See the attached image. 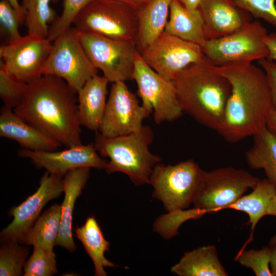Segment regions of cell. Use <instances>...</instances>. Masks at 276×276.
<instances>
[{
    "instance_id": "cell-38",
    "label": "cell",
    "mask_w": 276,
    "mask_h": 276,
    "mask_svg": "<svg viewBox=\"0 0 276 276\" xmlns=\"http://www.w3.org/2000/svg\"><path fill=\"white\" fill-rule=\"evenodd\" d=\"M270 256V267L273 276H276V235L272 236L268 242Z\"/></svg>"
},
{
    "instance_id": "cell-17",
    "label": "cell",
    "mask_w": 276,
    "mask_h": 276,
    "mask_svg": "<svg viewBox=\"0 0 276 276\" xmlns=\"http://www.w3.org/2000/svg\"><path fill=\"white\" fill-rule=\"evenodd\" d=\"M199 9L207 40L226 36L252 21V15L234 0H202Z\"/></svg>"
},
{
    "instance_id": "cell-12",
    "label": "cell",
    "mask_w": 276,
    "mask_h": 276,
    "mask_svg": "<svg viewBox=\"0 0 276 276\" xmlns=\"http://www.w3.org/2000/svg\"><path fill=\"white\" fill-rule=\"evenodd\" d=\"M152 113L140 105L135 94L123 81L111 85L99 132L107 137H114L139 131L143 121Z\"/></svg>"
},
{
    "instance_id": "cell-24",
    "label": "cell",
    "mask_w": 276,
    "mask_h": 276,
    "mask_svg": "<svg viewBox=\"0 0 276 276\" xmlns=\"http://www.w3.org/2000/svg\"><path fill=\"white\" fill-rule=\"evenodd\" d=\"M74 232L93 262L95 275L106 276L104 268L117 266L105 257V252L109 251L110 243L105 239L93 216L88 217L85 223L81 227L77 226Z\"/></svg>"
},
{
    "instance_id": "cell-44",
    "label": "cell",
    "mask_w": 276,
    "mask_h": 276,
    "mask_svg": "<svg viewBox=\"0 0 276 276\" xmlns=\"http://www.w3.org/2000/svg\"><path fill=\"white\" fill-rule=\"evenodd\" d=\"M140 9L150 0H120Z\"/></svg>"
},
{
    "instance_id": "cell-14",
    "label": "cell",
    "mask_w": 276,
    "mask_h": 276,
    "mask_svg": "<svg viewBox=\"0 0 276 276\" xmlns=\"http://www.w3.org/2000/svg\"><path fill=\"white\" fill-rule=\"evenodd\" d=\"M53 42L48 38L27 34L0 47V61L17 80L28 83L42 76Z\"/></svg>"
},
{
    "instance_id": "cell-27",
    "label": "cell",
    "mask_w": 276,
    "mask_h": 276,
    "mask_svg": "<svg viewBox=\"0 0 276 276\" xmlns=\"http://www.w3.org/2000/svg\"><path fill=\"white\" fill-rule=\"evenodd\" d=\"M275 195L276 187L266 178L260 179L251 193L243 195L228 209L246 213L254 232L260 220L266 215L269 203Z\"/></svg>"
},
{
    "instance_id": "cell-18",
    "label": "cell",
    "mask_w": 276,
    "mask_h": 276,
    "mask_svg": "<svg viewBox=\"0 0 276 276\" xmlns=\"http://www.w3.org/2000/svg\"><path fill=\"white\" fill-rule=\"evenodd\" d=\"M4 106L0 114V136L12 140L23 149L32 151H56L62 145L28 124Z\"/></svg>"
},
{
    "instance_id": "cell-22",
    "label": "cell",
    "mask_w": 276,
    "mask_h": 276,
    "mask_svg": "<svg viewBox=\"0 0 276 276\" xmlns=\"http://www.w3.org/2000/svg\"><path fill=\"white\" fill-rule=\"evenodd\" d=\"M178 276H227L216 247L209 245L186 252L171 268Z\"/></svg>"
},
{
    "instance_id": "cell-32",
    "label": "cell",
    "mask_w": 276,
    "mask_h": 276,
    "mask_svg": "<svg viewBox=\"0 0 276 276\" xmlns=\"http://www.w3.org/2000/svg\"><path fill=\"white\" fill-rule=\"evenodd\" d=\"M92 1L63 0L61 14L50 27L48 39L53 42L61 33L71 28L78 14Z\"/></svg>"
},
{
    "instance_id": "cell-15",
    "label": "cell",
    "mask_w": 276,
    "mask_h": 276,
    "mask_svg": "<svg viewBox=\"0 0 276 276\" xmlns=\"http://www.w3.org/2000/svg\"><path fill=\"white\" fill-rule=\"evenodd\" d=\"M63 192V177L46 172L40 179L37 191L17 206L13 207L10 214L12 221L0 234L4 243H21L29 230L34 225L47 202Z\"/></svg>"
},
{
    "instance_id": "cell-21",
    "label": "cell",
    "mask_w": 276,
    "mask_h": 276,
    "mask_svg": "<svg viewBox=\"0 0 276 276\" xmlns=\"http://www.w3.org/2000/svg\"><path fill=\"white\" fill-rule=\"evenodd\" d=\"M169 14L164 32L201 47L204 44L207 39L199 9L190 11L179 0H172Z\"/></svg>"
},
{
    "instance_id": "cell-5",
    "label": "cell",
    "mask_w": 276,
    "mask_h": 276,
    "mask_svg": "<svg viewBox=\"0 0 276 276\" xmlns=\"http://www.w3.org/2000/svg\"><path fill=\"white\" fill-rule=\"evenodd\" d=\"M139 9L120 0H93L74 20L78 31L136 42Z\"/></svg>"
},
{
    "instance_id": "cell-10",
    "label": "cell",
    "mask_w": 276,
    "mask_h": 276,
    "mask_svg": "<svg viewBox=\"0 0 276 276\" xmlns=\"http://www.w3.org/2000/svg\"><path fill=\"white\" fill-rule=\"evenodd\" d=\"M98 71L85 51L77 30L71 27L53 42L42 75L61 78L77 93Z\"/></svg>"
},
{
    "instance_id": "cell-19",
    "label": "cell",
    "mask_w": 276,
    "mask_h": 276,
    "mask_svg": "<svg viewBox=\"0 0 276 276\" xmlns=\"http://www.w3.org/2000/svg\"><path fill=\"white\" fill-rule=\"evenodd\" d=\"M90 168L82 167L70 171L63 178L64 196L61 206V220L55 246H60L70 252L77 247L72 233L73 213L76 201L88 179Z\"/></svg>"
},
{
    "instance_id": "cell-29",
    "label": "cell",
    "mask_w": 276,
    "mask_h": 276,
    "mask_svg": "<svg viewBox=\"0 0 276 276\" xmlns=\"http://www.w3.org/2000/svg\"><path fill=\"white\" fill-rule=\"evenodd\" d=\"M18 242L4 243L0 248V275L19 276L29 255V248Z\"/></svg>"
},
{
    "instance_id": "cell-7",
    "label": "cell",
    "mask_w": 276,
    "mask_h": 276,
    "mask_svg": "<svg viewBox=\"0 0 276 276\" xmlns=\"http://www.w3.org/2000/svg\"><path fill=\"white\" fill-rule=\"evenodd\" d=\"M260 180L246 170L232 167L204 170L192 204L205 214L228 209Z\"/></svg>"
},
{
    "instance_id": "cell-4",
    "label": "cell",
    "mask_w": 276,
    "mask_h": 276,
    "mask_svg": "<svg viewBox=\"0 0 276 276\" xmlns=\"http://www.w3.org/2000/svg\"><path fill=\"white\" fill-rule=\"evenodd\" d=\"M153 139L151 128L144 125L138 132L114 137H105L97 131L94 146L102 157L109 158L105 169L107 173H124L139 186L149 184L154 167L162 161L149 151Z\"/></svg>"
},
{
    "instance_id": "cell-30",
    "label": "cell",
    "mask_w": 276,
    "mask_h": 276,
    "mask_svg": "<svg viewBox=\"0 0 276 276\" xmlns=\"http://www.w3.org/2000/svg\"><path fill=\"white\" fill-rule=\"evenodd\" d=\"M205 213L200 210L193 208L169 212L155 220L153 229L165 239H169L178 234V229L185 221L198 219Z\"/></svg>"
},
{
    "instance_id": "cell-25",
    "label": "cell",
    "mask_w": 276,
    "mask_h": 276,
    "mask_svg": "<svg viewBox=\"0 0 276 276\" xmlns=\"http://www.w3.org/2000/svg\"><path fill=\"white\" fill-rule=\"evenodd\" d=\"M253 136V144L245 153L246 162L252 169H262L276 187V135L266 127Z\"/></svg>"
},
{
    "instance_id": "cell-26",
    "label": "cell",
    "mask_w": 276,
    "mask_h": 276,
    "mask_svg": "<svg viewBox=\"0 0 276 276\" xmlns=\"http://www.w3.org/2000/svg\"><path fill=\"white\" fill-rule=\"evenodd\" d=\"M61 220V206L56 203L39 216L22 239L21 244L53 250Z\"/></svg>"
},
{
    "instance_id": "cell-40",
    "label": "cell",
    "mask_w": 276,
    "mask_h": 276,
    "mask_svg": "<svg viewBox=\"0 0 276 276\" xmlns=\"http://www.w3.org/2000/svg\"><path fill=\"white\" fill-rule=\"evenodd\" d=\"M266 127L276 135V109H272Z\"/></svg>"
},
{
    "instance_id": "cell-36",
    "label": "cell",
    "mask_w": 276,
    "mask_h": 276,
    "mask_svg": "<svg viewBox=\"0 0 276 276\" xmlns=\"http://www.w3.org/2000/svg\"><path fill=\"white\" fill-rule=\"evenodd\" d=\"M252 16L276 27V0H234Z\"/></svg>"
},
{
    "instance_id": "cell-9",
    "label": "cell",
    "mask_w": 276,
    "mask_h": 276,
    "mask_svg": "<svg viewBox=\"0 0 276 276\" xmlns=\"http://www.w3.org/2000/svg\"><path fill=\"white\" fill-rule=\"evenodd\" d=\"M77 32L90 61L109 82L132 80L139 52L135 41L116 40L94 33Z\"/></svg>"
},
{
    "instance_id": "cell-6",
    "label": "cell",
    "mask_w": 276,
    "mask_h": 276,
    "mask_svg": "<svg viewBox=\"0 0 276 276\" xmlns=\"http://www.w3.org/2000/svg\"><path fill=\"white\" fill-rule=\"evenodd\" d=\"M268 34L260 21H251L226 36L206 40L201 49L205 57L217 66L252 63L268 57Z\"/></svg>"
},
{
    "instance_id": "cell-13",
    "label": "cell",
    "mask_w": 276,
    "mask_h": 276,
    "mask_svg": "<svg viewBox=\"0 0 276 276\" xmlns=\"http://www.w3.org/2000/svg\"><path fill=\"white\" fill-rule=\"evenodd\" d=\"M140 53L151 68L171 81L187 66L204 57L198 44L165 32Z\"/></svg>"
},
{
    "instance_id": "cell-23",
    "label": "cell",
    "mask_w": 276,
    "mask_h": 276,
    "mask_svg": "<svg viewBox=\"0 0 276 276\" xmlns=\"http://www.w3.org/2000/svg\"><path fill=\"white\" fill-rule=\"evenodd\" d=\"M172 0H150L139 9L136 44L141 52L165 31Z\"/></svg>"
},
{
    "instance_id": "cell-11",
    "label": "cell",
    "mask_w": 276,
    "mask_h": 276,
    "mask_svg": "<svg viewBox=\"0 0 276 276\" xmlns=\"http://www.w3.org/2000/svg\"><path fill=\"white\" fill-rule=\"evenodd\" d=\"M132 80L137 85V95L142 105L151 113L157 124L172 122L183 114L173 81L168 80L151 68L136 54Z\"/></svg>"
},
{
    "instance_id": "cell-33",
    "label": "cell",
    "mask_w": 276,
    "mask_h": 276,
    "mask_svg": "<svg viewBox=\"0 0 276 276\" xmlns=\"http://www.w3.org/2000/svg\"><path fill=\"white\" fill-rule=\"evenodd\" d=\"M235 259L241 265L250 268L256 276H273L270 267L268 245L257 250L241 249Z\"/></svg>"
},
{
    "instance_id": "cell-2",
    "label": "cell",
    "mask_w": 276,
    "mask_h": 276,
    "mask_svg": "<svg viewBox=\"0 0 276 276\" xmlns=\"http://www.w3.org/2000/svg\"><path fill=\"white\" fill-rule=\"evenodd\" d=\"M219 67L232 91L218 132L232 143L255 135L266 127L273 109L264 71L252 63Z\"/></svg>"
},
{
    "instance_id": "cell-43",
    "label": "cell",
    "mask_w": 276,
    "mask_h": 276,
    "mask_svg": "<svg viewBox=\"0 0 276 276\" xmlns=\"http://www.w3.org/2000/svg\"><path fill=\"white\" fill-rule=\"evenodd\" d=\"M266 215L276 217V195L271 199L269 203Z\"/></svg>"
},
{
    "instance_id": "cell-39",
    "label": "cell",
    "mask_w": 276,
    "mask_h": 276,
    "mask_svg": "<svg viewBox=\"0 0 276 276\" xmlns=\"http://www.w3.org/2000/svg\"><path fill=\"white\" fill-rule=\"evenodd\" d=\"M266 43L269 52L267 58L276 61V32L268 34Z\"/></svg>"
},
{
    "instance_id": "cell-37",
    "label": "cell",
    "mask_w": 276,
    "mask_h": 276,
    "mask_svg": "<svg viewBox=\"0 0 276 276\" xmlns=\"http://www.w3.org/2000/svg\"><path fill=\"white\" fill-rule=\"evenodd\" d=\"M258 61L265 74L273 108L276 109V61L265 58Z\"/></svg>"
},
{
    "instance_id": "cell-35",
    "label": "cell",
    "mask_w": 276,
    "mask_h": 276,
    "mask_svg": "<svg viewBox=\"0 0 276 276\" xmlns=\"http://www.w3.org/2000/svg\"><path fill=\"white\" fill-rule=\"evenodd\" d=\"M24 21L12 5L5 0L0 2V32L8 44L20 39L19 26Z\"/></svg>"
},
{
    "instance_id": "cell-31",
    "label": "cell",
    "mask_w": 276,
    "mask_h": 276,
    "mask_svg": "<svg viewBox=\"0 0 276 276\" xmlns=\"http://www.w3.org/2000/svg\"><path fill=\"white\" fill-rule=\"evenodd\" d=\"M53 250L33 246V251L24 267V276H52L57 273Z\"/></svg>"
},
{
    "instance_id": "cell-34",
    "label": "cell",
    "mask_w": 276,
    "mask_h": 276,
    "mask_svg": "<svg viewBox=\"0 0 276 276\" xmlns=\"http://www.w3.org/2000/svg\"><path fill=\"white\" fill-rule=\"evenodd\" d=\"M26 84L10 75L0 61V97L5 106L14 109L18 105Z\"/></svg>"
},
{
    "instance_id": "cell-16",
    "label": "cell",
    "mask_w": 276,
    "mask_h": 276,
    "mask_svg": "<svg viewBox=\"0 0 276 276\" xmlns=\"http://www.w3.org/2000/svg\"><path fill=\"white\" fill-rule=\"evenodd\" d=\"M18 156L29 158L37 168L49 173L63 177L76 169L82 167L105 169L108 162L97 151L94 143L79 145L62 151H32L22 149Z\"/></svg>"
},
{
    "instance_id": "cell-1",
    "label": "cell",
    "mask_w": 276,
    "mask_h": 276,
    "mask_svg": "<svg viewBox=\"0 0 276 276\" xmlns=\"http://www.w3.org/2000/svg\"><path fill=\"white\" fill-rule=\"evenodd\" d=\"M77 93L60 77L43 75L26 84L13 111L67 148L82 144Z\"/></svg>"
},
{
    "instance_id": "cell-3",
    "label": "cell",
    "mask_w": 276,
    "mask_h": 276,
    "mask_svg": "<svg viewBox=\"0 0 276 276\" xmlns=\"http://www.w3.org/2000/svg\"><path fill=\"white\" fill-rule=\"evenodd\" d=\"M173 81L183 111L218 132L232 91L219 67L204 56L185 68Z\"/></svg>"
},
{
    "instance_id": "cell-28",
    "label": "cell",
    "mask_w": 276,
    "mask_h": 276,
    "mask_svg": "<svg viewBox=\"0 0 276 276\" xmlns=\"http://www.w3.org/2000/svg\"><path fill=\"white\" fill-rule=\"evenodd\" d=\"M58 0H21V6L25 13L24 24L28 34L47 38L50 27L58 16L51 7V3Z\"/></svg>"
},
{
    "instance_id": "cell-41",
    "label": "cell",
    "mask_w": 276,
    "mask_h": 276,
    "mask_svg": "<svg viewBox=\"0 0 276 276\" xmlns=\"http://www.w3.org/2000/svg\"><path fill=\"white\" fill-rule=\"evenodd\" d=\"M181 4L188 10L199 9L202 0H179Z\"/></svg>"
},
{
    "instance_id": "cell-20",
    "label": "cell",
    "mask_w": 276,
    "mask_h": 276,
    "mask_svg": "<svg viewBox=\"0 0 276 276\" xmlns=\"http://www.w3.org/2000/svg\"><path fill=\"white\" fill-rule=\"evenodd\" d=\"M109 81L96 75L84 84L77 93L78 114L81 125L97 132L106 105Z\"/></svg>"
},
{
    "instance_id": "cell-42",
    "label": "cell",
    "mask_w": 276,
    "mask_h": 276,
    "mask_svg": "<svg viewBox=\"0 0 276 276\" xmlns=\"http://www.w3.org/2000/svg\"><path fill=\"white\" fill-rule=\"evenodd\" d=\"M8 2L13 7V8L18 13L19 16L24 21H25V13L24 10L20 4H19L18 0H5Z\"/></svg>"
},
{
    "instance_id": "cell-8",
    "label": "cell",
    "mask_w": 276,
    "mask_h": 276,
    "mask_svg": "<svg viewBox=\"0 0 276 276\" xmlns=\"http://www.w3.org/2000/svg\"><path fill=\"white\" fill-rule=\"evenodd\" d=\"M203 171L192 159L174 165L157 164L149 180L153 197L161 201L168 212L187 209L192 203Z\"/></svg>"
}]
</instances>
